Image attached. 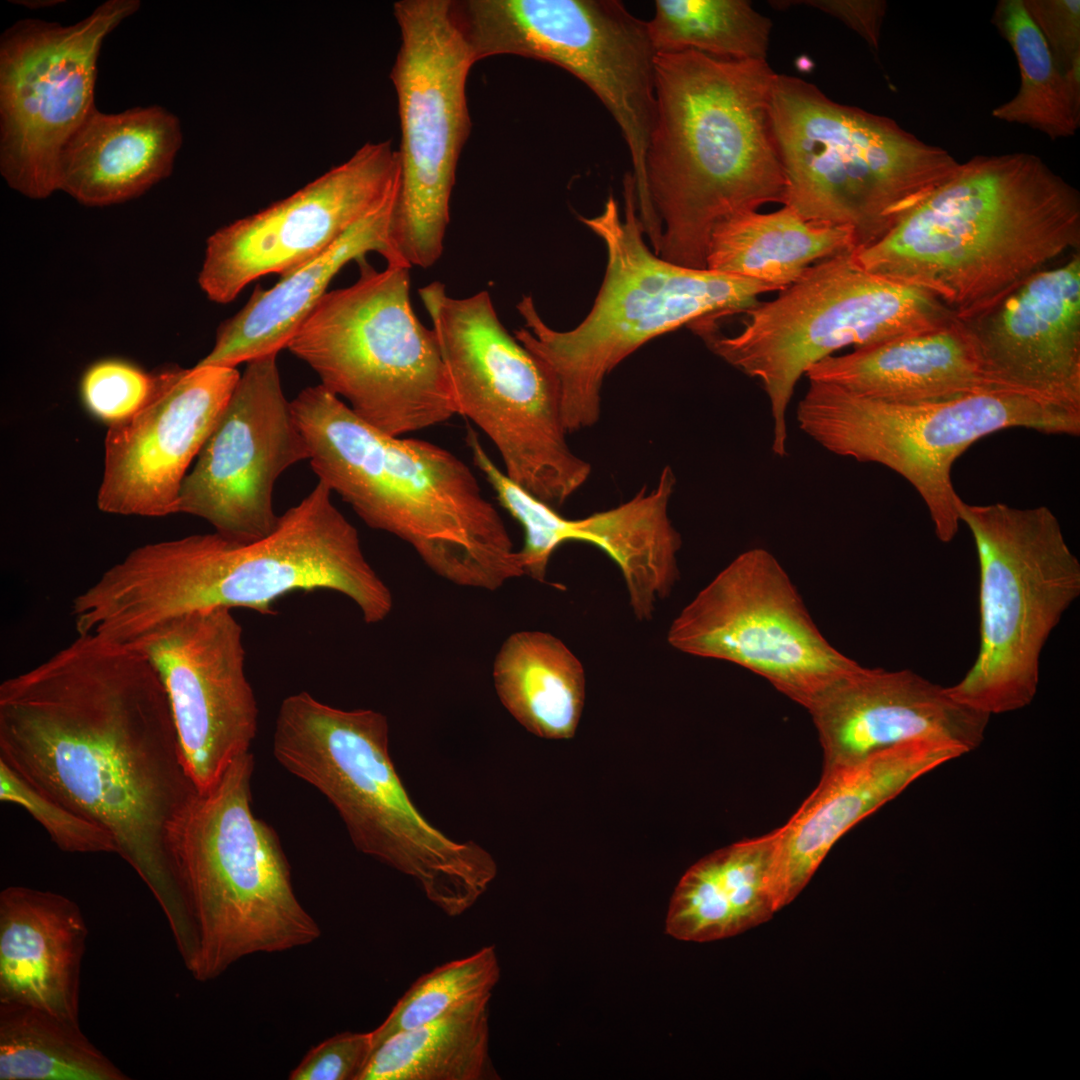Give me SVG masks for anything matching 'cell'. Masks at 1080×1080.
<instances>
[{"instance_id":"cell-23","label":"cell","mask_w":1080,"mask_h":1080,"mask_svg":"<svg viewBox=\"0 0 1080 1080\" xmlns=\"http://www.w3.org/2000/svg\"><path fill=\"white\" fill-rule=\"evenodd\" d=\"M472 458L500 505L523 529L524 544L518 552L525 575L544 583L557 547L568 541L593 544L620 569L635 617L652 618L656 604L670 595L679 579L677 555L682 541L668 515L676 483L669 466L652 490L643 487L614 508L569 519L512 481L485 449H476Z\"/></svg>"},{"instance_id":"cell-28","label":"cell","mask_w":1080,"mask_h":1080,"mask_svg":"<svg viewBox=\"0 0 1080 1080\" xmlns=\"http://www.w3.org/2000/svg\"><path fill=\"white\" fill-rule=\"evenodd\" d=\"M398 186L322 255L280 277L267 290L257 287L241 310L220 325L212 350L196 365L236 368L278 354L287 348L336 274L370 252L381 255L387 265L410 267L391 237Z\"/></svg>"},{"instance_id":"cell-17","label":"cell","mask_w":1080,"mask_h":1080,"mask_svg":"<svg viewBox=\"0 0 1080 1080\" xmlns=\"http://www.w3.org/2000/svg\"><path fill=\"white\" fill-rule=\"evenodd\" d=\"M675 649L763 677L804 708L860 664L833 647L767 550L739 554L673 620Z\"/></svg>"},{"instance_id":"cell-25","label":"cell","mask_w":1080,"mask_h":1080,"mask_svg":"<svg viewBox=\"0 0 1080 1080\" xmlns=\"http://www.w3.org/2000/svg\"><path fill=\"white\" fill-rule=\"evenodd\" d=\"M823 750V771L911 741L980 746L990 715L971 709L921 675L859 665L805 707Z\"/></svg>"},{"instance_id":"cell-10","label":"cell","mask_w":1080,"mask_h":1080,"mask_svg":"<svg viewBox=\"0 0 1080 1080\" xmlns=\"http://www.w3.org/2000/svg\"><path fill=\"white\" fill-rule=\"evenodd\" d=\"M854 253L814 264L777 298L746 310L735 335L720 334L712 318L692 323L717 356L761 384L778 457L787 455L795 387L813 365L848 346L929 332L956 319L921 289L867 271Z\"/></svg>"},{"instance_id":"cell-16","label":"cell","mask_w":1080,"mask_h":1080,"mask_svg":"<svg viewBox=\"0 0 1080 1080\" xmlns=\"http://www.w3.org/2000/svg\"><path fill=\"white\" fill-rule=\"evenodd\" d=\"M452 12L475 62L532 58L587 85L618 124L637 201L649 204L645 167L656 112V53L646 21L615 0H453Z\"/></svg>"},{"instance_id":"cell-6","label":"cell","mask_w":1080,"mask_h":1080,"mask_svg":"<svg viewBox=\"0 0 1080 1080\" xmlns=\"http://www.w3.org/2000/svg\"><path fill=\"white\" fill-rule=\"evenodd\" d=\"M623 195V217L613 196L600 214L580 217L607 255L603 282L584 320L558 331L544 322L531 296L517 304L525 327L514 336L553 378L567 433L599 420L606 376L640 346L704 317L745 312L760 295L777 291L756 280L662 259L645 243L631 173L625 175Z\"/></svg>"},{"instance_id":"cell-42","label":"cell","mask_w":1080,"mask_h":1080,"mask_svg":"<svg viewBox=\"0 0 1080 1080\" xmlns=\"http://www.w3.org/2000/svg\"><path fill=\"white\" fill-rule=\"evenodd\" d=\"M373 1051L371 1032H343L313 1047L290 1080H358Z\"/></svg>"},{"instance_id":"cell-19","label":"cell","mask_w":1080,"mask_h":1080,"mask_svg":"<svg viewBox=\"0 0 1080 1080\" xmlns=\"http://www.w3.org/2000/svg\"><path fill=\"white\" fill-rule=\"evenodd\" d=\"M390 140L368 142L292 195L238 219L207 240L198 282L207 297L229 303L254 280L286 276L327 251L398 185Z\"/></svg>"},{"instance_id":"cell-34","label":"cell","mask_w":1080,"mask_h":1080,"mask_svg":"<svg viewBox=\"0 0 1080 1080\" xmlns=\"http://www.w3.org/2000/svg\"><path fill=\"white\" fill-rule=\"evenodd\" d=\"M490 997L462 1005L376 1047L358 1080L499 1079L489 1055Z\"/></svg>"},{"instance_id":"cell-29","label":"cell","mask_w":1080,"mask_h":1080,"mask_svg":"<svg viewBox=\"0 0 1080 1080\" xmlns=\"http://www.w3.org/2000/svg\"><path fill=\"white\" fill-rule=\"evenodd\" d=\"M181 144L180 122L163 107L94 109L60 152L58 190L88 206L127 201L170 175Z\"/></svg>"},{"instance_id":"cell-26","label":"cell","mask_w":1080,"mask_h":1080,"mask_svg":"<svg viewBox=\"0 0 1080 1080\" xmlns=\"http://www.w3.org/2000/svg\"><path fill=\"white\" fill-rule=\"evenodd\" d=\"M964 754L965 750L948 743L911 741L822 771L816 788L773 831L780 909L804 889L848 830L921 776Z\"/></svg>"},{"instance_id":"cell-22","label":"cell","mask_w":1080,"mask_h":1080,"mask_svg":"<svg viewBox=\"0 0 1080 1080\" xmlns=\"http://www.w3.org/2000/svg\"><path fill=\"white\" fill-rule=\"evenodd\" d=\"M240 373L236 368L170 367L135 413L108 427L98 508L123 516L178 513L191 463L225 409Z\"/></svg>"},{"instance_id":"cell-7","label":"cell","mask_w":1080,"mask_h":1080,"mask_svg":"<svg viewBox=\"0 0 1080 1080\" xmlns=\"http://www.w3.org/2000/svg\"><path fill=\"white\" fill-rule=\"evenodd\" d=\"M273 753L328 799L359 851L412 877L448 916L471 908L495 879L487 850L449 838L417 809L390 757L382 713L290 695L277 714Z\"/></svg>"},{"instance_id":"cell-31","label":"cell","mask_w":1080,"mask_h":1080,"mask_svg":"<svg viewBox=\"0 0 1080 1080\" xmlns=\"http://www.w3.org/2000/svg\"><path fill=\"white\" fill-rule=\"evenodd\" d=\"M779 909L772 831L691 866L672 896L666 931L686 941L717 940L764 923Z\"/></svg>"},{"instance_id":"cell-12","label":"cell","mask_w":1080,"mask_h":1080,"mask_svg":"<svg viewBox=\"0 0 1080 1080\" xmlns=\"http://www.w3.org/2000/svg\"><path fill=\"white\" fill-rule=\"evenodd\" d=\"M956 507L978 557L980 645L946 690L988 715L1015 711L1034 699L1042 650L1080 595V562L1046 506L977 505L959 496Z\"/></svg>"},{"instance_id":"cell-30","label":"cell","mask_w":1080,"mask_h":1080,"mask_svg":"<svg viewBox=\"0 0 1080 1080\" xmlns=\"http://www.w3.org/2000/svg\"><path fill=\"white\" fill-rule=\"evenodd\" d=\"M805 376L861 397L904 403L995 390L985 380L970 334L958 319L933 331L827 357Z\"/></svg>"},{"instance_id":"cell-35","label":"cell","mask_w":1080,"mask_h":1080,"mask_svg":"<svg viewBox=\"0 0 1080 1080\" xmlns=\"http://www.w3.org/2000/svg\"><path fill=\"white\" fill-rule=\"evenodd\" d=\"M79 1023L43 1009L0 1002V1080H127Z\"/></svg>"},{"instance_id":"cell-24","label":"cell","mask_w":1080,"mask_h":1080,"mask_svg":"<svg viewBox=\"0 0 1080 1080\" xmlns=\"http://www.w3.org/2000/svg\"><path fill=\"white\" fill-rule=\"evenodd\" d=\"M963 323L992 389L1080 410L1079 251Z\"/></svg>"},{"instance_id":"cell-20","label":"cell","mask_w":1080,"mask_h":1080,"mask_svg":"<svg viewBox=\"0 0 1080 1080\" xmlns=\"http://www.w3.org/2000/svg\"><path fill=\"white\" fill-rule=\"evenodd\" d=\"M125 645L142 654L166 690L185 772L211 788L257 732L258 708L245 673L242 627L231 609L165 620Z\"/></svg>"},{"instance_id":"cell-38","label":"cell","mask_w":1080,"mask_h":1080,"mask_svg":"<svg viewBox=\"0 0 1080 1080\" xmlns=\"http://www.w3.org/2000/svg\"><path fill=\"white\" fill-rule=\"evenodd\" d=\"M500 978L494 946L437 966L419 977L397 1001L383 1023L371 1032L373 1050L392 1035L431 1022L484 997Z\"/></svg>"},{"instance_id":"cell-15","label":"cell","mask_w":1080,"mask_h":1080,"mask_svg":"<svg viewBox=\"0 0 1080 1080\" xmlns=\"http://www.w3.org/2000/svg\"><path fill=\"white\" fill-rule=\"evenodd\" d=\"M401 43L391 69L401 129L391 237L410 266L442 255L457 163L471 131L466 82L475 63L452 0L393 5Z\"/></svg>"},{"instance_id":"cell-27","label":"cell","mask_w":1080,"mask_h":1080,"mask_svg":"<svg viewBox=\"0 0 1080 1080\" xmlns=\"http://www.w3.org/2000/svg\"><path fill=\"white\" fill-rule=\"evenodd\" d=\"M88 929L68 897L24 886L0 893V1002L37 1007L79 1023Z\"/></svg>"},{"instance_id":"cell-21","label":"cell","mask_w":1080,"mask_h":1080,"mask_svg":"<svg viewBox=\"0 0 1080 1080\" xmlns=\"http://www.w3.org/2000/svg\"><path fill=\"white\" fill-rule=\"evenodd\" d=\"M215 427L186 475L178 513L201 518L215 532L252 542L270 534L277 479L309 460L306 440L284 395L277 354L246 363Z\"/></svg>"},{"instance_id":"cell-13","label":"cell","mask_w":1080,"mask_h":1080,"mask_svg":"<svg viewBox=\"0 0 1080 1080\" xmlns=\"http://www.w3.org/2000/svg\"><path fill=\"white\" fill-rule=\"evenodd\" d=\"M437 338L456 414L493 443L505 474L557 508L591 474L567 443L556 384L501 323L488 291L455 298L434 281L418 290Z\"/></svg>"},{"instance_id":"cell-43","label":"cell","mask_w":1080,"mask_h":1080,"mask_svg":"<svg viewBox=\"0 0 1080 1080\" xmlns=\"http://www.w3.org/2000/svg\"><path fill=\"white\" fill-rule=\"evenodd\" d=\"M819 9L845 23L874 50L879 49L882 23L887 4L881 0H803L791 1Z\"/></svg>"},{"instance_id":"cell-40","label":"cell","mask_w":1080,"mask_h":1080,"mask_svg":"<svg viewBox=\"0 0 1080 1080\" xmlns=\"http://www.w3.org/2000/svg\"><path fill=\"white\" fill-rule=\"evenodd\" d=\"M155 374L121 360H103L84 373L80 392L86 409L109 426L126 419L146 402Z\"/></svg>"},{"instance_id":"cell-39","label":"cell","mask_w":1080,"mask_h":1080,"mask_svg":"<svg viewBox=\"0 0 1080 1080\" xmlns=\"http://www.w3.org/2000/svg\"><path fill=\"white\" fill-rule=\"evenodd\" d=\"M0 799L24 808L57 847L71 853H116L112 835L42 792L0 760Z\"/></svg>"},{"instance_id":"cell-4","label":"cell","mask_w":1080,"mask_h":1080,"mask_svg":"<svg viewBox=\"0 0 1080 1080\" xmlns=\"http://www.w3.org/2000/svg\"><path fill=\"white\" fill-rule=\"evenodd\" d=\"M775 74L766 60L692 50L656 54L645 171L662 227V259L706 269L717 223L766 203L784 204L786 180L769 113Z\"/></svg>"},{"instance_id":"cell-8","label":"cell","mask_w":1080,"mask_h":1080,"mask_svg":"<svg viewBox=\"0 0 1080 1080\" xmlns=\"http://www.w3.org/2000/svg\"><path fill=\"white\" fill-rule=\"evenodd\" d=\"M254 757L234 759L205 792L197 790L171 821L167 848L191 916L198 981L244 957L309 945L321 935L293 889L276 832L253 813Z\"/></svg>"},{"instance_id":"cell-2","label":"cell","mask_w":1080,"mask_h":1080,"mask_svg":"<svg viewBox=\"0 0 1080 1080\" xmlns=\"http://www.w3.org/2000/svg\"><path fill=\"white\" fill-rule=\"evenodd\" d=\"M331 495L318 481L270 534L252 542L213 532L132 550L82 593L87 623L125 644L192 611L247 608L272 615L280 597L319 589L351 599L367 624L381 622L393 608L392 593Z\"/></svg>"},{"instance_id":"cell-9","label":"cell","mask_w":1080,"mask_h":1080,"mask_svg":"<svg viewBox=\"0 0 1080 1080\" xmlns=\"http://www.w3.org/2000/svg\"><path fill=\"white\" fill-rule=\"evenodd\" d=\"M769 113L783 205L808 221L850 227L857 250L884 237L961 164L893 119L835 102L794 76L775 74Z\"/></svg>"},{"instance_id":"cell-5","label":"cell","mask_w":1080,"mask_h":1080,"mask_svg":"<svg viewBox=\"0 0 1080 1080\" xmlns=\"http://www.w3.org/2000/svg\"><path fill=\"white\" fill-rule=\"evenodd\" d=\"M291 406L313 472L370 528L459 586L493 591L524 575L500 513L455 454L376 429L320 384Z\"/></svg>"},{"instance_id":"cell-14","label":"cell","mask_w":1080,"mask_h":1080,"mask_svg":"<svg viewBox=\"0 0 1080 1080\" xmlns=\"http://www.w3.org/2000/svg\"><path fill=\"white\" fill-rule=\"evenodd\" d=\"M809 383L797 406L800 429L830 453L880 464L903 477L922 498L943 543L954 539L960 524L952 467L973 443L1009 428L1080 434V410L1012 391L904 403Z\"/></svg>"},{"instance_id":"cell-18","label":"cell","mask_w":1080,"mask_h":1080,"mask_svg":"<svg viewBox=\"0 0 1080 1080\" xmlns=\"http://www.w3.org/2000/svg\"><path fill=\"white\" fill-rule=\"evenodd\" d=\"M139 6L109 0L73 25L23 19L2 34L0 171L11 188L33 199L58 190L60 152L96 109L102 43Z\"/></svg>"},{"instance_id":"cell-1","label":"cell","mask_w":1080,"mask_h":1080,"mask_svg":"<svg viewBox=\"0 0 1080 1080\" xmlns=\"http://www.w3.org/2000/svg\"><path fill=\"white\" fill-rule=\"evenodd\" d=\"M0 760L106 829L171 931L188 927L167 832L196 789L149 660L125 644L77 634L39 665L4 680Z\"/></svg>"},{"instance_id":"cell-37","label":"cell","mask_w":1080,"mask_h":1080,"mask_svg":"<svg viewBox=\"0 0 1080 1080\" xmlns=\"http://www.w3.org/2000/svg\"><path fill=\"white\" fill-rule=\"evenodd\" d=\"M646 21L656 54L696 51L728 60H766L771 20L745 0H657Z\"/></svg>"},{"instance_id":"cell-3","label":"cell","mask_w":1080,"mask_h":1080,"mask_svg":"<svg viewBox=\"0 0 1080 1080\" xmlns=\"http://www.w3.org/2000/svg\"><path fill=\"white\" fill-rule=\"evenodd\" d=\"M1080 247V194L1039 156L976 155L877 242L867 271L921 289L956 319L998 305Z\"/></svg>"},{"instance_id":"cell-33","label":"cell","mask_w":1080,"mask_h":1080,"mask_svg":"<svg viewBox=\"0 0 1080 1080\" xmlns=\"http://www.w3.org/2000/svg\"><path fill=\"white\" fill-rule=\"evenodd\" d=\"M492 676L502 705L527 731L546 739L574 736L585 672L560 639L542 631L512 633L495 656Z\"/></svg>"},{"instance_id":"cell-41","label":"cell","mask_w":1080,"mask_h":1080,"mask_svg":"<svg viewBox=\"0 0 1080 1080\" xmlns=\"http://www.w3.org/2000/svg\"><path fill=\"white\" fill-rule=\"evenodd\" d=\"M1061 72L1080 87V1L1023 0Z\"/></svg>"},{"instance_id":"cell-36","label":"cell","mask_w":1080,"mask_h":1080,"mask_svg":"<svg viewBox=\"0 0 1080 1080\" xmlns=\"http://www.w3.org/2000/svg\"><path fill=\"white\" fill-rule=\"evenodd\" d=\"M1012 48L1020 71L1016 95L995 107L999 121L1025 125L1051 140L1076 134L1080 127V87L1058 68L1023 0H1000L991 19Z\"/></svg>"},{"instance_id":"cell-32","label":"cell","mask_w":1080,"mask_h":1080,"mask_svg":"<svg viewBox=\"0 0 1080 1080\" xmlns=\"http://www.w3.org/2000/svg\"><path fill=\"white\" fill-rule=\"evenodd\" d=\"M856 250L850 227L808 221L783 205L771 213L748 211L717 223L708 243L706 268L756 280L779 292L814 264Z\"/></svg>"},{"instance_id":"cell-11","label":"cell","mask_w":1080,"mask_h":1080,"mask_svg":"<svg viewBox=\"0 0 1080 1080\" xmlns=\"http://www.w3.org/2000/svg\"><path fill=\"white\" fill-rule=\"evenodd\" d=\"M352 285L326 292L287 345L363 421L392 436L456 415L433 329L410 300V267L363 259Z\"/></svg>"}]
</instances>
